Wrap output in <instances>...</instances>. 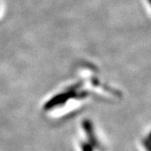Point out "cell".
I'll list each match as a JSON object with an SVG mask.
<instances>
[{
	"label": "cell",
	"mask_w": 151,
	"mask_h": 151,
	"mask_svg": "<svg viewBox=\"0 0 151 151\" xmlns=\"http://www.w3.org/2000/svg\"><path fill=\"white\" fill-rule=\"evenodd\" d=\"M145 146H146V147H147V151H151V146L149 145V143H146V144H145Z\"/></svg>",
	"instance_id": "cell-1"
},
{
	"label": "cell",
	"mask_w": 151,
	"mask_h": 151,
	"mask_svg": "<svg viewBox=\"0 0 151 151\" xmlns=\"http://www.w3.org/2000/svg\"><path fill=\"white\" fill-rule=\"evenodd\" d=\"M148 140L151 142V134H150V135H149V137H148Z\"/></svg>",
	"instance_id": "cell-2"
}]
</instances>
